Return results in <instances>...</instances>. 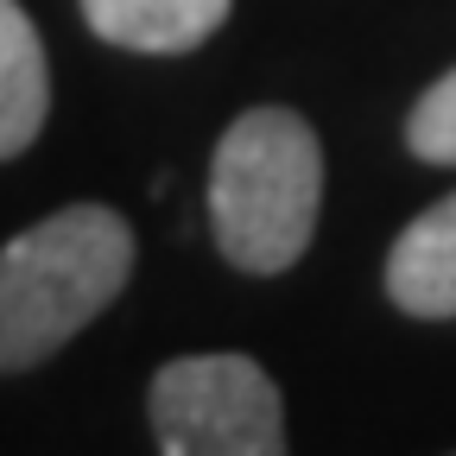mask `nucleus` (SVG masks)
Returning <instances> with one entry per match:
<instances>
[{
    "label": "nucleus",
    "mask_w": 456,
    "mask_h": 456,
    "mask_svg": "<svg viewBox=\"0 0 456 456\" xmlns=\"http://www.w3.org/2000/svg\"><path fill=\"white\" fill-rule=\"evenodd\" d=\"M134 279V228L108 203H70L0 248V374L51 362Z\"/></svg>",
    "instance_id": "nucleus-1"
},
{
    "label": "nucleus",
    "mask_w": 456,
    "mask_h": 456,
    "mask_svg": "<svg viewBox=\"0 0 456 456\" xmlns=\"http://www.w3.org/2000/svg\"><path fill=\"white\" fill-rule=\"evenodd\" d=\"M323 209V146L305 114L248 108L209 159V228L228 266L254 279L298 266Z\"/></svg>",
    "instance_id": "nucleus-2"
},
{
    "label": "nucleus",
    "mask_w": 456,
    "mask_h": 456,
    "mask_svg": "<svg viewBox=\"0 0 456 456\" xmlns=\"http://www.w3.org/2000/svg\"><path fill=\"white\" fill-rule=\"evenodd\" d=\"M152 437L165 456H285L279 387L248 355H178L152 374Z\"/></svg>",
    "instance_id": "nucleus-3"
},
{
    "label": "nucleus",
    "mask_w": 456,
    "mask_h": 456,
    "mask_svg": "<svg viewBox=\"0 0 456 456\" xmlns=\"http://www.w3.org/2000/svg\"><path fill=\"white\" fill-rule=\"evenodd\" d=\"M387 298L425 323L456 317V191L431 203L412 228H399L387 254Z\"/></svg>",
    "instance_id": "nucleus-4"
},
{
    "label": "nucleus",
    "mask_w": 456,
    "mask_h": 456,
    "mask_svg": "<svg viewBox=\"0 0 456 456\" xmlns=\"http://www.w3.org/2000/svg\"><path fill=\"white\" fill-rule=\"evenodd\" d=\"M235 0H83V20L95 38L121 45V51H146V57H178L197 51Z\"/></svg>",
    "instance_id": "nucleus-5"
},
{
    "label": "nucleus",
    "mask_w": 456,
    "mask_h": 456,
    "mask_svg": "<svg viewBox=\"0 0 456 456\" xmlns=\"http://www.w3.org/2000/svg\"><path fill=\"white\" fill-rule=\"evenodd\" d=\"M51 114L45 45L20 0H0V159H20Z\"/></svg>",
    "instance_id": "nucleus-6"
},
{
    "label": "nucleus",
    "mask_w": 456,
    "mask_h": 456,
    "mask_svg": "<svg viewBox=\"0 0 456 456\" xmlns=\"http://www.w3.org/2000/svg\"><path fill=\"white\" fill-rule=\"evenodd\" d=\"M406 146L425 165H456V70H444L406 114Z\"/></svg>",
    "instance_id": "nucleus-7"
}]
</instances>
